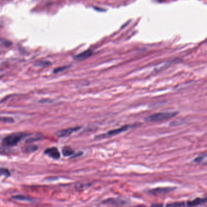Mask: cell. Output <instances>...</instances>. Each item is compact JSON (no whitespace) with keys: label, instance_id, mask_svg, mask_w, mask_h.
Here are the masks:
<instances>
[{"label":"cell","instance_id":"cell-3","mask_svg":"<svg viewBox=\"0 0 207 207\" xmlns=\"http://www.w3.org/2000/svg\"><path fill=\"white\" fill-rule=\"evenodd\" d=\"M131 127H132L130 125H124L122 127H120L119 128L115 129H112L109 131L108 132L104 133V134H101L98 135H97L95 137V139H105V138H108V137H113L114 135H118V134H120L122 133H123L125 131H128Z\"/></svg>","mask_w":207,"mask_h":207},{"label":"cell","instance_id":"cell-2","mask_svg":"<svg viewBox=\"0 0 207 207\" xmlns=\"http://www.w3.org/2000/svg\"><path fill=\"white\" fill-rule=\"evenodd\" d=\"M177 114L176 112H163L153 114L146 118L147 122H156L166 120L175 117Z\"/></svg>","mask_w":207,"mask_h":207},{"label":"cell","instance_id":"cell-11","mask_svg":"<svg viewBox=\"0 0 207 207\" xmlns=\"http://www.w3.org/2000/svg\"><path fill=\"white\" fill-rule=\"evenodd\" d=\"M62 152H63V156L65 157L73 156V154H75L74 151L69 146H64L62 149Z\"/></svg>","mask_w":207,"mask_h":207},{"label":"cell","instance_id":"cell-15","mask_svg":"<svg viewBox=\"0 0 207 207\" xmlns=\"http://www.w3.org/2000/svg\"><path fill=\"white\" fill-rule=\"evenodd\" d=\"M1 176H4L6 177H8L11 176L10 171L7 169L3 168H1Z\"/></svg>","mask_w":207,"mask_h":207},{"label":"cell","instance_id":"cell-18","mask_svg":"<svg viewBox=\"0 0 207 207\" xmlns=\"http://www.w3.org/2000/svg\"><path fill=\"white\" fill-rule=\"evenodd\" d=\"M42 136H38V137H32V138H29L28 139L26 140V143H31V142H33L34 141H37V140H41Z\"/></svg>","mask_w":207,"mask_h":207},{"label":"cell","instance_id":"cell-7","mask_svg":"<svg viewBox=\"0 0 207 207\" xmlns=\"http://www.w3.org/2000/svg\"><path fill=\"white\" fill-rule=\"evenodd\" d=\"M174 188H157L152 189L149 191V193L153 195H165L173 191Z\"/></svg>","mask_w":207,"mask_h":207},{"label":"cell","instance_id":"cell-5","mask_svg":"<svg viewBox=\"0 0 207 207\" xmlns=\"http://www.w3.org/2000/svg\"><path fill=\"white\" fill-rule=\"evenodd\" d=\"M45 154L48 155L49 157L54 159H59L60 158V153L56 147H50L47 148L45 151Z\"/></svg>","mask_w":207,"mask_h":207},{"label":"cell","instance_id":"cell-16","mask_svg":"<svg viewBox=\"0 0 207 207\" xmlns=\"http://www.w3.org/2000/svg\"><path fill=\"white\" fill-rule=\"evenodd\" d=\"M51 64V63L49 62L48 61H40L37 62L36 63V65L37 66H44V67H46V66H48L49 65H50Z\"/></svg>","mask_w":207,"mask_h":207},{"label":"cell","instance_id":"cell-6","mask_svg":"<svg viewBox=\"0 0 207 207\" xmlns=\"http://www.w3.org/2000/svg\"><path fill=\"white\" fill-rule=\"evenodd\" d=\"M103 204L110 205H123L126 204L125 200H123L121 199H114L110 198L102 202Z\"/></svg>","mask_w":207,"mask_h":207},{"label":"cell","instance_id":"cell-17","mask_svg":"<svg viewBox=\"0 0 207 207\" xmlns=\"http://www.w3.org/2000/svg\"><path fill=\"white\" fill-rule=\"evenodd\" d=\"M1 120L2 122L9 123H11L14 122L13 119L11 118V117H1Z\"/></svg>","mask_w":207,"mask_h":207},{"label":"cell","instance_id":"cell-9","mask_svg":"<svg viewBox=\"0 0 207 207\" xmlns=\"http://www.w3.org/2000/svg\"><path fill=\"white\" fill-rule=\"evenodd\" d=\"M207 202V197L206 198H204V199H200V198H197L195 200L189 202L187 204V205L188 206H196V205H201Z\"/></svg>","mask_w":207,"mask_h":207},{"label":"cell","instance_id":"cell-19","mask_svg":"<svg viewBox=\"0 0 207 207\" xmlns=\"http://www.w3.org/2000/svg\"><path fill=\"white\" fill-rule=\"evenodd\" d=\"M169 205V206H182V205H183V203L178 202V203H175V204H169V205Z\"/></svg>","mask_w":207,"mask_h":207},{"label":"cell","instance_id":"cell-14","mask_svg":"<svg viewBox=\"0 0 207 207\" xmlns=\"http://www.w3.org/2000/svg\"><path fill=\"white\" fill-rule=\"evenodd\" d=\"M69 67H70L69 66H61V67L57 68H55L54 70V73H61V72H63V71L68 69Z\"/></svg>","mask_w":207,"mask_h":207},{"label":"cell","instance_id":"cell-8","mask_svg":"<svg viewBox=\"0 0 207 207\" xmlns=\"http://www.w3.org/2000/svg\"><path fill=\"white\" fill-rule=\"evenodd\" d=\"M93 52L91 50H86L85 51L77 55L74 57V59L76 60H85L86 59L89 58L92 55Z\"/></svg>","mask_w":207,"mask_h":207},{"label":"cell","instance_id":"cell-1","mask_svg":"<svg viewBox=\"0 0 207 207\" xmlns=\"http://www.w3.org/2000/svg\"><path fill=\"white\" fill-rule=\"evenodd\" d=\"M29 134L24 133H14L4 137L2 140V145L6 146H16Z\"/></svg>","mask_w":207,"mask_h":207},{"label":"cell","instance_id":"cell-13","mask_svg":"<svg viewBox=\"0 0 207 207\" xmlns=\"http://www.w3.org/2000/svg\"><path fill=\"white\" fill-rule=\"evenodd\" d=\"M38 146L35 145H29L26 146L24 149L25 153H32L37 151Z\"/></svg>","mask_w":207,"mask_h":207},{"label":"cell","instance_id":"cell-4","mask_svg":"<svg viewBox=\"0 0 207 207\" xmlns=\"http://www.w3.org/2000/svg\"><path fill=\"white\" fill-rule=\"evenodd\" d=\"M81 128V126H75L73 128H70L65 129H62L61 131H58L56 133V135L59 137H65L71 135V134L78 131Z\"/></svg>","mask_w":207,"mask_h":207},{"label":"cell","instance_id":"cell-10","mask_svg":"<svg viewBox=\"0 0 207 207\" xmlns=\"http://www.w3.org/2000/svg\"><path fill=\"white\" fill-rule=\"evenodd\" d=\"M194 162L199 164H207V153L199 155L195 158Z\"/></svg>","mask_w":207,"mask_h":207},{"label":"cell","instance_id":"cell-20","mask_svg":"<svg viewBox=\"0 0 207 207\" xmlns=\"http://www.w3.org/2000/svg\"><path fill=\"white\" fill-rule=\"evenodd\" d=\"M83 154V153H82V152H80V153H77V154H74L73 155V156L72 158H77V157H79V156H82Z\"/></svg>","mask_w":207,"mask_h":207},{"label":"cell","instance_id":"cell-12","mask_svg":"<svg viewBox=\"0 0 207 207\" xmlns=\"http://www.w3.org/2000/svg\"><path fill=\"white\" fill-rule=\"evenodd\" d=\"M12 199L17 200H20V201H26V202H31L33 200V199L28 196H26L23 195H16L12 196Z\"/></svg>","mask_w":207,"mask_h":207}]
</instances>
